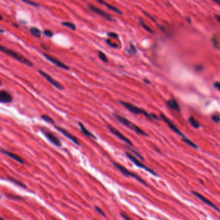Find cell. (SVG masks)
<instances>
[{"instance_id": "obj_1", "label": "cell", "mask_w": 220, "mask_h": 220, "mask_svg": "<svg viewBox=\"0 0 220 220\" xmlns=\"http://www.w3.org/2000/svg\"><path fill=\"white\" fill-rule=\"evenodd\" d=\"M0 50H1V51L3 52V53L12 56L13 58L16 59L21 63L27 65L29 67H32L33 66V63L31 61H30L27 58H26L25 57H24L23 55L19 54L18 52H15L11 49H8V48H6L5 47H3V45L0 46Z\"/></svg>"}, {"instance_id": "obj_2", "label": "cell", "mask_w": 220, "mask_h": 220, "mask_svg": "<svg viewBox=\"0 0 220 220\" xmlns=\"http://www.w3.org/2000/svg\"><path fill=\"white\" fill-rule=\"evenodd\" d=\"M113 116L115 117V118L118 121H120L121 124H122L124 125H125V127H127V128H129L131 130H133V131H134L136 133H137L139 135H143V136H148V134L144 132L142 129H141L139 127H138L137 125H136L135 124H134L133 123H132L131 121H130L129 120H127V118L123 117L119 114L114 113Z\"/></svg>"}, {"instance_id": "obj_3", "label": "cell", "mask_w": 220, "mask_h": 220, "mask_svg": "<svg viewBox=\"0 0 220 220\" xmlns=\"http://www.w3.org/2000/svg\"><path fill=\"white\" fill-rule=\"evenodd\" d=\"M118 102L120 103L121 105L125 107L128 111H129L130 112L135 114H143L145 117H146L148 120H152V117L151 116V114H148V112H147L145 110L139 107H138L135 106V105H132L130 103H127V102H125L124 101L121 100H118Z\"/></svg>"}, {"instance_id": "obj_4", "label": "cell", "mask_w": 220, "mask_h": 220, "mask_svg": "<svg viewBox=\"0 0 220 220\" xmlns=\"http://www.w3.org/2000/svg\"><path fill=\"white\" fill-rule=\"evenodd\" d=\"M113 164H114V165L120 171V172H121V173H122L123 174L125 175V176H127V177H132V178H134V179H136V180H138V182H139L140 183H142V184L145 185H146V186H147V185H148L147 184V183L145 182L142 178H141L139 176H138L137 174H135V173H132V172H130V171H129V170H127V169L125 168V167L121 166V165H120V164L116 163H113Z\"/></svg>"}, {"instance_id": "obj_5", "label": "cell", "mask_w": 220, "mask_h": 220, "mask_svg": "<svg viewBox=\"0 0 220 220\" xmlns=\"http://www.w3.org/2000/svg\"><path fill=\"white\" fill-rule=\"evenodd\" d=\"M125 154H126V156L127 157H128L129 159L130 160H131L132 161H133L134 163V164H135L136 166L139 167V168H142V169H145L146 171H148V173H150L151 174H153L154 176H157V174L154 172V171L152 170L150 168H148V167H147V166H145L143 163H142V162H140L135 156H134L133 155H132L131 154H130L129 152H125Z\"/></svg>"}, {"instance_id": "obj_6", "label": "cell", "mask_w": 220, "mask_h": 220, "mask_svg": "<svg viewBox=\"0 0 220 220\" xmlns=\"http://www.w3.org/2000/svg\"><path fill=\"white\" fill-rule=\"evenodd\" d=\"M41 132L43 133V134L45 136V137L50 141V142L53 143L55 146L56 147H61V143L60 140L58 139V138L53 133H51L47 129H41Z\"/></svg>"}, {"instance_id": "obj_7", "label": "cell", "mask_w": 220, "mask_h": 220, "mask_svg": "<svg viewBox=\"0 0 220 220\" xmlns=\"http://www.w3.org/2000/svg\"><path fill=\"white\" fill-rule=\"evenodd\" d=\"M88 7L89 8V9L92 11L93 12L96 13V14H98L100 16H102V17H103L104 18H105L106 20H107L108 21H114L113 17L110 15L109 14H108L107 12H105L104 11H103L102 9H101V8H98L95 7L94 5H92V4H89V5H88Z\"/></svg>"}, {"instance_id": "obj_8", "label": "cell", "mask_w": 220, "mask_h": 220, "mask_svg": "<svg viewBox=\"0 0 220 220\" xmlns=\"http://www.w3.org/2000/svg\"><path fill=\"white\" fill-rule=\"evenodd\" d=\"M38 72L42 76H43L44 78H45L46 80L50 83V84H52L55 88H56L57 89H58V90H63L64 89V87H63V85H61L58 81H56L53 78H52L50 75H48V74L47 72H44L43 70H39Z\"/></svg>"}, {"instance_id": "obj_9", "label": "cell", "mask_w": 220, "mask_h": 220, "mask_svg": "<svg viewBox=\"0 0 220 220\" xmlns=\"http://www.w3.org/2000/svg\"><path fill=\"white\" fill-rule=\"evenodd\" d=\"M108 129L110 130L111 133H112L114 135H115L116 137H118L119 139H120L121 140H122L123 142H124L125 143H126L127 144H128L129 145H130L132 146L133 145V143L131 142V141L127 138V137L124 135H123L120 131H118L116 128H114L112 126H111V125H107Z\"/></svg>"}, {"instance_id": "obj_10", "label": "cell", "mask_w": 220, "mask_h": 220, "mask_svg": "<svg viewBox=\"0 0 220 220\" xmlns=\"http://www.w3.org/2000/svg\"><path fill=\"white\" fill-rule=\"evenodd\" d=\"M160 117H161V118L162 120H163V121H164V122H165V123H166L167 125L169 127V128H170L171 130H173V131L174 132V133H176L177 134H178V135H179V136H181L182 138H185V136L182 134V132L179 130V129L178 128V127H177L176 126V125L173 124V123L169 120V119L168 118H167V117L164 115L163 114H160Z\"/></svg>"}, {"instance_id": "obj_11", "label": "cell", "mask_w": 220, "mask_h": 220, "mask_svg": "<svg viewBox=\"0 0 220 220\" xmlns=\"http://www.w3.org/2000/svg\"><path fill=\"white\" fill-rule=\"evenodd\" d=\"M43 55L44 56V57H45V58L47 60H48V61H50V62L52 63H53L54 65H55L56 66H57V67H60L61 69H63L64 70H67L70 69L69 66L66 65L65 64H64L63 62H61V61H60V60L54 58V57H52V56H51L50 55H48L47 54H45V53H43Z\"/></svg>"}, {"instance_id": "obj_12", "label": "cell", "mask_w": 220, "mask_h": 220, "mask_svg": "<svg viewBox=\"0 0 220 220\" xmlns=\"http://www.w3.org/2000/svg\"><path fill=\"white\" fill-rule=\"evenodd\" d=\"M192 193L194 195L196 196L197 197H198V198H199L201 201H203V203H205V204H206L207 205L210 206V207L213 208V209H215V210L218 211V212H220V210L219 209V208L218 207V206H217L216 205H215L214 203H212V202L210 200H209V199L206 198V197H204L203 196H202V195L201 194H200V193H198V192H195V191H192Z\"/></svg>"}, {"instance_id": "obj_13", "label": "cell", "mask_w": 220, "mask_h": 220, "mask_svg": "<svg viewBox=\"0 0 220 220\" xmlns=\"http://www.w3.org/2000/svg\"><path fill=\"white\" fill-rule=\"evenodd\" d=\"M55 128L58 130L60 133H61L62 134H63L65 137H67V138H69L70 140H71L72 142H74L75 144L78 145H80V142H79V140L77 138H76L75 136H73L72 134H70V133H69V132L65 130L63 128H61V127H58V126H55Z\"/></svg>"}, {"instance_id": "obj_14", "label": "cell", "mask_w": 220, "mask_h": 220, "mask_svg": "<svg viewBox=\"0 0 220 220\" xmlns=\"http://www.w3.org/2000/svg\"><path fill=\"white\" fill-rule=\"evenodd\" d=\"M12 96L6 90L0 91V102L2 103H8L12 102Z\"/></svg>"}, {"instance_id": "obj_15", "label": "cell", "mask_w": 220, "mask_h": 220, "mask_svg": "<svg viewBox=\"0 0 220 220\" xmlns=\"http://www.w3.org/2000/svg\"><path fill=\"white\" fill-rule=\"evenodd\" d=\"M1 151H2V152L3 154H5V155L8 156V157H11L12 159H13V160H14L17 161V162L20 163H21V164H23V163H24V161H23V160L22 159V158H21V157H20L19 156H17V154H14V153H12V152H9V151H7L5 150V149H3V148H2V150H1Z\"/></svg>"}, {"instance_id": "obj_16", "label": "cell", "mask_w": 220, "mask_h": 220, "mask_svg": "<svg viewBox=\"0 0 220 220\" xmlns=\"http://www.w3.org/2000/svg\"><path fill=\"white\" fill-rule=\"evenodd\" d=\"M167 105L169 108L173 110V111H175L176 112H180V107L179 106V105L176 102V100L174 99V98L169 99L167 101Z\"/></svg>"}, {"instance_id": "obj_17", "label": "cell", "mask_w": 220, "mask_h": 220, "mask_svg": "<svg viewBox=\"0 0 220 220\" xmlns=\"http://www.w3.org/2000/svg\"><path fill=\"white\" fill-rule=\"evenodd\" d=\"M78 124H79V126H80V129H81V132H82V133H83V134H84L85 136H88V137H90V138H92L96 139V138L95 137V136H94L93 134H92L89 130H88L85 128V126L83 125L82 123H81V122H79V123H78Z\"/></svg>"}, {"instance_id": "obj_18", "label": "cell", "mask_w": 220, "mask_h": 220, "mask_svg": "<svg viewBox=\"0 0 220 220\" xmlns=\"http://www.w3.org/2000/svg\"><path fill=\"white\" fill-rule=\"evenodd\" d=\"M98 2H99V3L103 4V5H105L108 8H109L110 10H111V11H112L114 12H115L118 13V14H123V12L120 10H119L117 7H114V6H112L111 5H110V4L107 3V2H105L104 1H101V0H98Z\"/></svg>"}, {"instance_id": "obj_19", "label": "cell", "mask_w": 220, "mask_h": 220, "mask_svg": "<svg viewBox=\"0 0 220 220\" xmlns=\"http://www.w3.org/2000/svg\"><path fill=\"white\" fill-rule=\"evenodd\" d=\"M30 32L34 36L37 37V38H39L41 35V30H39L38 28L35 27H32L31 28H30Z\"/></svg>"}, {"instance_id": "obj_20", "label": "cell", "mask_w": 220, "mask_h": 220, "mask_svg": "<svg viewBox=\"0 0 220 220\" xmlns=\"http://www.w3.org/2000/svg\"><path fill=\"white\" fill-rule=\"evenodd\" d=\"M188 121H189V123H190V124L194 127V128H195V129L200 128V123L197 121L194 117L191 116L190 118H189Z\"/></svg>"}, {"instance_id": "obj_21", "label": "cell", "mask_w": 220, "mask_h": 220, "mask_svg": "<svg viewBox=\"0 0 220 220\" xmlns=\"http://www.w3.org/2000/svg\"><path fill=\"white\" fill-rule=\"evenodd\" d=\"M61 24L63 26H65V27H67L69 28L70 29H71L72 30H75L76 29V25H74L73 23H71V22L64 21V22H62V23H61Z\"/></svg>"}, {"instance_id": "obj_22", "label": "cell", "mask_w": 220, "mask_h": 220, "mask_svg": "<svg viewBox=\"0 0 220 220\" xmlns=\"http://www.w3.org/2000/svg\"><path fill=\"white\" fill-rule=\"evenodd\" d=\"M182 140H183V142H184L185 143H187V144L188 145H189V146H190V147H192V148H196V149H197V148H198V147H197V145H196L194 143L192 142V141H191V140H190L189 139H188V138H187L185 137V138H182Z\"/></svg>"}, {"instance_id": "obj_23", "label": "cell", "mask_w": 220, "mask_h": 220, "mask_svg": "<svg viewBox=\"0 0 220 220\" xmlns=\"http://www.w3.org/2000/svg\"><path fill=\"white\" fill-rule=\"evenodd\" d=\"M139 24L141 25V26H142V27L145 30H146L147 31H148V32H150V33H151V34H153V33H154L153 30H152L150 27H149L148 26H147L146 24H145V23H144V22L143 21V20H142L141 19H139Z\"/></svg>"}, {"instance_id": "obj_24", "label": "cell", "mask_w": 220, "mask_h": 220, "mask_svg": "<svg viewBox=\"0 0 220 220\" xmlns=\"http://www.w3.org/2000/svg\"><path fill=\"white\" fill-rule=\"evenodd\" d=\"M8 180H10L11 182H13V183H14L15 184L17 185H18V186H20V187H23V188H26V187H27V186H26L25 184H23V183H22V182H21L18 181V180H17V179H15V178H12V177H8Z\"/></svg>"}, {"instance_id": "obj_25", "label": "cell", "mask_w": 220, "mask_h": 220, "mask_svg": "<svg viewBox=\"0 0 220 220\" xmlns=\"http://www.w3.org/2000/svg\"><path fill=\"white\" fill-rule=\"evenodd\" d=\"M98 54L99 58V59H100L101 60L103 61V62H105V63H107V62H108V58H107V57L106 54H105V53H103V52H102L101 50H99V51L98 52Z\"/></svg>"}, {"instance_id": "obj_26", "label": "cell", "mask_w": 220, "mask_h": 220, "mask_svg": "<svg viewBox=\"0 0 220 220\" xmlns=\"http://www.w3.org/2000/svg\"><path fill=\"white\" fill-rule=\"evenodd\" d=\"M41 118L43 120L45 121H47L48 123H50V124H55V122L53 120V119H52L50 117H49L48 116H47V115H45V114H43V115H41Z\"/></svg>"}, {"instance_id": "obj_27", "label": "cell", "mask_w": 220, "mask_h": 220, "mask_svg": "<svg viewBox=\"0 0 220 220\" xmlns=\"http://www.w3.org/2000/svg\"><path fill=\"white\" fill-rule=\"evenodd\" d=\"M212 42L213 43L214 46L217 48H220V41L219 40V39L217 38L216 36H214L212 39Z\"/></svg>"}, {"instance_id": "obj_28", "label": "cell", "mask_w": 220, "mask_h": 220, "mask_svg": "<svg viewBox=\"0 0 220 220\" xmlns=\"http://www.w3.org/2000/svg\"><path fill=\"white\" fill-rule=\"evenodd\" d=\"M127 52H128V53L132 54H136V52H137L136 47H134V45L132 43H130V48H129V50H127Z\"/></svg>"}, {"instance_id": "obj_29", "label": "cell", "mask_w": 220, "mask_h": 220, "mask_svg": "<svg viewBox=\"0 0 220 220\" xmlns=\"http://www.w3.org/2000/svg\"><path fill=\"white\" fill-rule=\"evenodd\" d=\"M211 119H212V120L214 122L218 124V123H219L220 121V115L219 114H213V115L212 116V117H211Z\"/></svg>"}, {"instance_id": "obj_30", "label": "cell", "mask_w": 220, "mask_h": 220, "mask_svg": "<svg viewBox=\"0 0 220 220\" xmlns=\"http://www.w3.org/2000/svg\"><path fill=\"white\" fill-rule=\"evenodd\" d=\"M23 3H27L29 4V5H32V6H34V7H41L40 4H39L36 2H30V1H22Z\"/></svg>"}, {"instance_id": "obj_31", "label": "cell", "mask_w": 220, "mask_h": 220, "mask_svg": "<svg viewBox=\"0 0 220 220\" xmlns=\"http://www.w3.org/2000/svg\"><path fill=\"white\" fill-rule=\"evenodd\" d=\"M43 34L45 35V36L49 37V38H52V36H53V35H54L53 32H52L51 31V30H44Z\"/></svg>"}, {"instance_id": "obj_32", "label": "cell", "mask_w": 220, "mask_h": 220, "mask_svg": "<svg viewBox=\"0 0 220 220\" xmlns=\"http://www.w3.org/2000/svg\"><path fill=\"white\" fill-rule=\"evenodd\" d=\"M106 42H107V43L108 44V45L110 46V47H113V48H118V45H117V44L116 43H112L111 40H110V39H107V40H106Z\"/></svg>"}, {"instance_id": "obj_33", "label": "cell", "mask_w": 220, "mask_h": 220, "mask_svg": "<svg viewBox=\"0 0 220 220\" xmlns=\"http://www.w3.org/2000/svg\"><path fill=\"white\" fill-rule=\"evenodd\" d=\"M95 210H96V212H98L100 215H104V216H105V213L103 212V211L99 207H98V206H95Z\"/></svg>"}, {"instance_id": "obj_34", "label": "cell", "mask_w": 220, "mask_h": 220, "mask_svg": "<svg viewBox=\"0 0 220 220\" xmlns=\"http://www.w3.org/2000/svg\"><path fill=\"white\" fill-rule=\"evenodd\" d=\"M107 35H108V36H110V37L114 38H118V35L116 33H115V32H108L107 34Z\"/></svg>"}, {"instance_id": "obj_35", "label": "cell", "mask_w": 220, "mask_h": 220, "mask_svg": "<svg viewBox=\"0 0 220 220\" xmlns=\"http://www.w3.org/2000/svg\"><path fill=\"white\" fill-rule=\"evenodd\" d=\"M214 87L215 88V89L220 91V82H219V81L215 82L214 83Z\"/></svg>"}, {"instance_id": "obj_36", "label": "cell", "mask_w": 220, "mask_h": 220, "mask_svg": "<svg viewBox=\"0 0 220 220\" xmlns=\"http://www.w3.org/2000/svg\"><path fill=\"white\" fill-rule=\"evenodd\" d=\"M121 216L123 217V218H124L125 219H126V220H132L130 218H129L128 216H127V215H126L125 214H124V213H121Z\"/></svg>"}, {"instance_id": "obj_37", "label": "cell", "mask_w": 220, "mask_h": 220, "mask_svg": "<svg viewBox=\"0 0 220 220\" xmlns=\"http://www.w3.org/2000/svg\"><path fill=\"white\" fill-rule=\"evenodd\" d=\"M144 14H145V15H146L147 17H149V18H151V20H153V21H155V20L154 19V17H152L150 14H148V13H147V12H144Z\"/></svg>"}, {"instance_id": "obj_38", "label": "cell", "mask_w": 220, "mask_h": 220, "mask_svg": "<svg viewBox=\"0 0 220 220\" xmlns=\"http://www.w3.org/2000/svg\"><path fill=\"white\" fill-rule=\"evenodd\" d=\"M151 116L152 119H155V120H159V118H158V117L156 115V114H151Z\"/></svg>"}, {"instance_id": "obj_39", "label": "cell", "mask_w": 220, "mask_h": 220, "mask_svg": "<svg viewBox=\"0 0 220 220\" xmlns=\"http://www.w3.org/2000/svg\"><path fill=\"white\" fill-rule=\"evenodd\" d=\"M215 18L220 23V15H215Z\"/></svg>"}, {"instance_id": "obj_40", "label": "cell", "mask_w": 220, "mask_h": 220, "mask_svg": "<svg viewBox=\"0 0 220 220\" xmlns=\"http://www.w3.org/2000/svg\"><path fill=\"white\" fill-rule=\"evenodd\" d=\"M143 81H144L145 83H146V84H150V83H151V81H149L148 80H147V79H146V78L143 79Z\"/></svg>"}, {"instance_id": "obj_41", "label": "cell", "mask_w": 220, "mask_h": 220, "mask_svg": "<svg viewBox=\"0 0 220 220\" xmlns=\"http://www.w3.org/2000/svg\"><path fill=\"white\" fill-rule=\"evenodd\" d=\"M214 2H215V3L218 4V5H220V1H214Z\"/></svg>"}, {"instance_id": "obj_42", "label": "cell", "mask_w": 220, "mask_h": 220, "mask_svg": "<svg viewBox=\"0 0 220 220\" xmlns=\"http://www.w3.org/2000/svg\"><path fill=\"white\" fill-rule=\"evenodd\" d=\"M0 32H1V33H3L4 32V30L3 29H1V30H0Z\"/></svg>"}, {"instance_id": "obj_43", "label": "cell", "mask_w": 220, "mask_h": 220, "mask_svg": "<svg viewBox=\"0 0 220 220\" xmlns=\"http://www.w3.org/2000/svg\"><path fill=\"white\" fill-rule=\"evenodd\" d=\"M1 220H5V219H4L3 218H1Z\"/></svg>"}]
</instances>
